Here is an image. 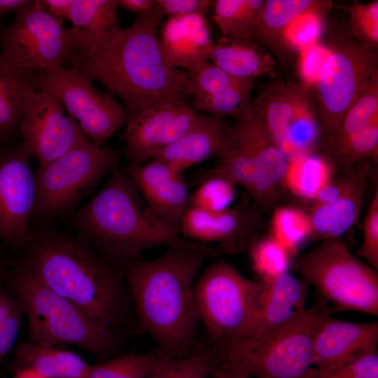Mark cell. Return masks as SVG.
<instances>
[{
	"instance_id": "cell-14",
	"label": "cell",
	"mask_w": 378,
	"mask_h": 378,
	"mask_svg": "<svg viewBox=\"0 0 378 378\" xmlns=\"http://www.w3.org/2000/svg\"><path fill=\"white\" fill-rule=\"evenodd\" d=\"M92 81L65 66L38 72V89L55 97L86 138L101 146L126 125L128 115L123 105L96 88Z\"/></svg>"
},
{
	"instance_id": "cell-22",
	"label": "cell",
	"mask_w": 378,
	"mask_h": 378,
	"mask_svg": "<svg viewBox=\"0 0 378 378\" xmlns=\"http://www.w3.org/2000/svg\"><path fill=\"white\" fill-rule=\"evenodd\" d=\"M158 38L167 64L184 71L208 60L214 43L205 16L200 14L168 18Z\"/></svg>"
},
{
	"instance_id": "cell-36",
	"label": "cell",
	"mask_w": 378,
	"mask_h": 378,
	"mask_svg": "<svg viewBox=\"0 0 378 378\" xmlns=\"http://www.w3.org/2000/svg\"><path fill=\"white\" fill-rule=\"evenodd\" d=\"M236 195V186L230 181L217 175H207L189 195L187 207L206 211H221L230 207Z\"/></svg>"
},
{
	"instance_id": "cell-7",
	"label": "cell",
	"mask_w": 378,
	"mask_h": 378,
	"mask_svg": "<svg viewBox=\"0 0 378 378\" xmlns=\"http://www.w3.org/2000/svg\"><path fill=\"white\" fill-rule=\"evenodd\" d=\"M13 288L27 315L29 342L48 347L76 344L99 356L118 349L114 331L46 286L27 265L16 272Z\"/></svg>"
},
{
	"instance_id": "cell-18",
	"label": "cell",
	"mask_w": 378,
	"mask_h": 378,
	"mask_svg": "<svg viewBox=\"0 0 378 378\" xmlns=\"http://www.w3.org/2000/svg\"><path fill=\"white\" fill-rule=\"evenodd\" d=\"M197 115L188 103L169 102L148 107L128 118L125 139L129 164L153 159L183 134Z\"/></svg>"
},
{
	"instance_id": "cell-4",
	"label": "cell",
	"mask_w": 378,
	"mask_h": 378,
	"mask_svg": "<svg viewBox=\"0 0 378 378\" xmlns=\"http://www.w3.org/2000/svg\"><path fill=\"white\" fill-rule=\"evenodd\" d=\"M74 223L101 250L104 258L120 267L148 249L211 247L190 241L164 225L118 162L101 191L76 214Z\"/></svg>"
},
{
	"instance_id": "cell-3",
	"label": "cell",
	"mask_w": 378,
	"mask_h": 378,
	"mask_svg": "<svg viewBox=\"0 0 378 378\" xmlns=\"http://www.w3.org/2000/svg\"><path fill=\"white\" fill-rule=\"evenodd\" d=\"M31 239L27 265L36 278L115 332L129 304L122 268L96 254L80 239L45 231Z\"/></svg>"
},
{
	"instance_id": "cell-8",
	"label": "cell",
	"mask_w": 378,
	"mask_h": 378,
	"mask_svg": "<svg viewBox=\"0 0 378 378\" xmlns=\"http://www.w3.org/2000/svg\"><path fill=\"white\" fill-rule=\"evenodd\" d=\"M293 269L336 310L378 315V274L338 238L322 241L298 256Z\"/></svg>"
},
{
	"instance_id": "cell-46",
	"label": "cell",
	"mask_w": 378,
	"mask_h": 378,
	"mask_svg": "<svg viewBox=\"0 0 378 378\" xmlns=\"http://www.w3.org/2000/svg\"><path fill=\"white\" fill-rule=\"evenodd\" d=\"M44 9L52 17L62 22L69 20L72 0H41Z\"/></svg>"
},
{
	"instance_id": "cell-35",
	"label": "cell",
	"mask_w": 378,
	"mask_h": 378,
	"mask_svg": "<svg viewBox=\"0 0 378 378\" xmlns=\"http://www.w3.org/2000/svg\"><path fill=\"white\" fill-rule=\"evenodd\" d=\"M272 237L291 255L297 252L304 241L309 237L308 215L294 207L282 206L274 212Z\"/></svg>"
},
{
	"instance_id": "cell-37",
	"label": "cell",
	"mask_w": 378,
	"mask_h": 378,
	"mask_svg": "<svg viewBox=\"0 0 378 378\" xmlns=\"http://www.w3.org/2000/svg\"><path fill=\"white\" fill-rule=\"evenodd\" d=\"M250 253L253 268L262 279L288 272L290 254L272 236L253 242Z\"/></svg>"
},
{
	"instance_id": "cell-41",
	"label": "cell",
	"mask_w": 378,
	"mask_h": 378,
	"mask_svg": "<svg viewBox=\"0 0 378 378\" xmlns=\"http://www.w3.org/2000/svg\"><path fill=\"white\" fill-rule=\"evenodd\" d=\"M318 378H378L377 350L357 356Z\"/></svg>"
},
{
	"instance_id": "cell-33",
	"label": "cell",
	"mask_w": 378,
	"mask_h": 378,
	"mask_svg": "<svg viewBox=\"0 0 378 378\" xmlns=\"http://www.w3.org/2000/svg\"><path fill=\"white\" fill-rule=\"evenodd\" d=\"M254 79L238 78L217 93L200 101L191 102L190 107L210 116L224 120L241 115L252 104Z\"/></svg>"
},
{
	"instance_id": "cell-25",
	"label": "cell",
	"mask_w": 378,
	"mask_h": 378,
	"mask_svg": "<svg viewBox=\"0 0 378 378\" xmlns=\"http://www.w3.org/2000/svg\"><path fill=\"white\" fill-rule=\"evenodd\" d=\"M228 126L224 120L197 113L191 127L153 159L183 173L186 169L216 155Z\"/></svg>"
},
{
	"instance_id": "cell-2",
	"label": "cell",
	"mask_w": 378,
	"mask_h": 378,
	"mask_svg": "<svg viewBox=\"0 0 378 378\" xmlns=\"http://www.w3.org/2000/svg\"><path fill=\"white\" fill-rule=\"evenodd\" d=\"M213 247H169L150 260L121 266L138 321L158 349L172 356L188 354L200 323L195 300V277Z\"/></svg>"
},
{
	"instance_id": "cell-32",
	"label": "cell",
	"mask_w": 378,
	"mask_h": 378,
	"mask_svg": "<svg viewBox=\"0 0 378 378\" xmlns=\"http://www.w3.org/2000/svg\"><path fill=\"white\" fill-rule=\"evenodd\" d=\"M215 364L206 343L197 342L190 352L183 356H172L160 350L159 360L150 378H209Z\"/></svg>"
},
{
	"instance_id": "cell-38",
	"label": "cell",
	"mask_w": 378,
	"mask_h": 378,
	"mask_svg": "<svg viewBox=\"0 0 378 378\" xmlns=\"http://www.w3.org/2000/svg\"><path fill=\"white\" fill-rule=\"evenodd\" d=\"M185 71L189 81L191 102L206 99L238 79L208 60Z\"/></svg>"
},
{
	"instance_id": "cell-30",
	"label": "cell",
	"mask_w": 378,
	"mask_h": 378,
	"mask_svg": "<svg viewBox=\"0 0 378 378\" xmlns=\"http://www.w3.org/2000/svg\"><path fill=\"white\" fill-rule=\"evenodd\" d=\"M264 0H216L212 18L222 38L236 41H252Z\"/></svg>"
},
{
	"instance_id": "cell-5",
	"label": "cell",
	"mask_w": 378,
	"mask_h": 378,
	"mask_svg": "<svg viewBox=\"0 0 378 378\" xmlns=\"http://www.w3.org/2000/svg\"><path fill=\"white\" fill-rule=\"evenodd\" d=\"M332 311L317 292L309 307L274 330L231 342L206 344L216 363L252 378H318L314 365V340Z\"/></svg>"
},
{
	"instance_id": "cell-42",
	"label": "cell",
	"mask_w": 378,
	"mask_h": 378,
	"mask_svg": "<svg viewBox=\"0 0 378 378\" xmlns=\"http://www.w3.org/2000/svg\"><path fill=\"white\" fill-rule=\"evenodd\" d=\"M299 52L298 73L301 84L308 89L314 88L320 71L328 55L327 45L317 43L303 48Z\"/></svg>"
},
{
	"instance_id": "cell-12",
	"label": "cell",
	"mask_w": 378,
	"mask_h": 378,
	"mask_svg": "<svg viewBox=\"0 0 378 378\" xmlns=\"http://www.w3.org/2000/svg\"><path fill=\"white\" fill-rule=\"evenodd\" d=\"M0 46L1 65L31 74L64 66L76 42L71 29L36 0L16 11L14 21L0 34Z\"/></svg>"
},
{
	"instance_id": "cell-39",
	"label": "cell",
	"mask_w": 378,
	"mask_h": 378,
	"mask_svg": "<svg viewBox=\"0 0 378 378\" xmlns=\"http://www.w3.org/2000/svg\"><path fill=\"white\" fill-rule=\"evenodd\" d=\"M345 8L350 16L351 34L359 42L372 48L378 45V1L354 4Z\"/></svg>"
},
{
	"instance_id": "cell-26",
	"label": "cell",
	"mask_w": 378,
	"mask_h": 378,
	"mask_svg": "<svg viewBox=\"0 0 378 378\" xmlns=\"http://www.w3.org/2000/svg\"><path fill=\"white\" fill-rule=\"evenodd\" d=\"M118 8L117 0H72L69 20L76 42L74 52L90 50L118 30Z\"/></svg>"
},
{
	"instance_id": "cell-29",
	"label": "cell",
	"mask_w": 378,
	"mask_h": 378,
	"mask_svg": "<svg viewBox=\"0 0 378 378\" xmlns=\"http://www.w3.org/2000/svg\"><path fill=\"white\" fill-rule=\"evenodd\" d=\"M38 87V73L22 74L0 64V143L18 130L27 92Z\"/></svg>"
},
{
	"instance_id": "cell-47",
	"label": "cell",
	"mask_w": 378,
	"mask_h": 378,
	"mask_svg": "<svg viewBox=\"0 0 378 378\" xmlns=\"http://www.w3.org/2000/svg\"><path fill=\"white\" fill-rule=\"evenodd\" d=\"M118 8L132 12L136 15L143 14L155 5V0H117Z\"/></svg>"
},
{
	"instance_id": "cell-28",
	"label": "cell",
	"mask_w": 378,
	"mask_h": 378,
	"mask_svg": "<svg viewBox=\"0 0 378 378\" xmlns=\"http://www.w3.org/2000/svg\"><path fill=\"white\" fill-rule=\"evenodd\" d=\"M15 352L12 365L16 371L29 369L47 378H88L90 365L71 351L27 342Z\"/></svg>"
},
{
	"instance_id": "cell-6",
	"label": "cell",
	"mask_w": 378,
	"mask_h": 378,
	"mask_svg": "<svg viewBox=\"0 0 378 378\" xmlns=\"http://www.w3.org/2000/svg\"><path fill=\"white\" fill-rule=\"evenodd\" d=\"M216 156L205 176H220L241 187L260 209L279 200L289 162L252 104L228 126Z\"/></svg>"
},
{
	"instance_id": "cell-10",
	"label": "cell",
	"mask_w": 378,
	"mask_h": 378,
	"mask_svg": "<svg viewBox=\"0 0 378 378\" xmlns=\"http://www.w3.org/2000/svg\"><path fill=\"white\" fill-rule=\"evenodd\" d=\"M327 46L329 53L314 88L318 118L326 141L378 72L377 48L359 42L351 33L333 36Z\"/></svg>"
},
{
	"instance_id": "cell-40",
	"label": "cell",
	"mask_w": 378,
	"mask_h": 378,
	"mask_svg": "<svg viewBox=\"0 0 378 378\" xmlns=\"http://www.w3.org/2000/svg\"><path fill=\"white\" fill-rule=\"evenodd\" d=\"M324 16L322 13H309L291 24L286 33V39L294 52H299L319 42L323 29Z\"/></svg>"
},
{
	"instance_id": "cell-1",
	"label": "cell",
	"mask_w": 378,
	"mask_h": 378,
	"mask_svg": "<svg viewBox=\"0 0 378 378\" xmlns=\"http://www.w3.org/2000/svg\"><path fill=\"white\" fill-rule=\"evenodd\" d=\"M163 18L155 4L94 48L72 52L65 66L102 83L121 99L128 118L154 105L187 103L191 97L186 71L168 66L161 53L158 27Z\"/></svg>"
},
{
	"instance_id": "cell-43",
	"label": "cell",
	"mask_w": 378,
	"mask_h": 378,
	"mask_svg": "<svg viewBox=\"0 0 378 378\" xmlns=\"http://www.w3.org/2000/svg\"><path fill=\"white\" fill-rule=\"evenodd\" d=\"M360 254L372 267L378 268V190L374 193L363 223Z\"/></svg>"
},
{
	"instance_id": "cell-9",
	"label": "cell",
	"mask_w": 378,
	"mask_h": 378,
	"mask_svg": "<svg viewBox=\"0 0 378 378\" xmlns=\"http://www.w3.org/2000/svg\"><path fill=\"white\" fill-rule=\"evenodd\" d=\"M260 281L244 277L230 264L210 265L195 281V300L209 344L250 336L255 320Z\"/></svg>"
},
{
	"instance_id": "cell-19",
	"label": "cell",
	"mask_w": 378,
	"mask_h": 378,
	"mask_svg": "<svg viewBox=\"0 0 378 378\" xmlns=\"http://www.w3.org/2000/svg\"><path fill=\"white\" fill-rule=\"evenodd\" d=\"M257 207L248 203L217 211L186 207L179 234L201 244L217 243L226 253L238 252L251 244L259 228Z\"/></svg>"
},
{
	"instance_id": "cell-17",
	"label": "cell",
	"mask_w": 378,
	"mask_h": 378,
	"mask_svg": "<svg viewBox=\"0 0 378 378\" xmlns=\"http://www.w3.org/2000/svg\"><path fill=\"white\" fill-rule=\"evenodd\" d=\"M369 172L368 160H361L333 178L317 194L308 214L310 238H338L354 225L361 211Z\"/></svg>"
},
{
	"instance_id": "cell-44",
	"label": "cell",
	"mask_w": 378,
	"mask_h": 378,
	"mask_svg": "<svg viewBox=\"0 0 378 378\" xmlns=\"http://www.w3.org/2000/svg\"><path fill=\"white\" fill-rule=\"evenodd\" d=\"M156 6L168 18L193 14L205 15L212 6L210 0H155Z\"/></svg>"
},
{
	"instance_id": "cell-34",
	"label": "cell",
	"mask_w": 378,
	"mask_h": 378,
	"mask_svg": "<svg viewBox=\"0 0 378 378\" xmlns=\"http://www.w3.org/2000/svg\"><path fill=\"white\" fill-rule=\"evenodd\" d=\"M160 350L147 354H123L104 363L90 365L88 378H150Z\"/></svg>"
},
{
	"instance_id": "cell-51",
	"label": "cell",
	"mask_w": 378,
	"mask_h": 378,
	"mask_svg": "<svg viewBox=\"0 0 378 378\" xmlns=\"http://www.w3.org/2000/svg\"><path fill=\"white\" fill-rule=\"evenodd\" d=\"M14 378H47L45 377L38 372L29 370V369H22L16 371Z\"/></svg>"
},
{
	"instance_id": "cell-13",
	"label": "cell",
	"mask_w": 378,
	"mask_h": 378,
	"mask_svg": "<svg viewBox=\"0 0 378 378\" xmlns=\"http://www.w3.org/2000/svg\"><path fill=\"white\" fill-rule=\"evenodd\" d=\"M252 104L289 163L316 153L323 143L310 90L300 83L274 81Z\"/></svg>"
},
{
	"instance_id": "cell-24",
	"label": "cell",
	"mask_w": 378,
	"mask_h": 378,
	"mask_svg": "<svg viewBox=\"0 0 378 378\" xmlns=\"http://www.w3.org/2000/svg\"><path fill=\"white\" fill-rule=\"evenodd\" d=\"M260 284L250 336L274 330L305 309L308 285L306 281H300L287 272L273 278L261 279Z\"/></svg>"
},
{
	"instance_id": "cell-16",
	"label": "cell",
	"mask_w": 378,
	"mask_h": 378,
	"mask_svg": "<svg viewBox=\"0 0 378 378\" xmlns=\"http://www.w3.org/2000/svg\"><path fill=\"white\" fill-rule=\"evenodd\" d=\"M30 155L22 144L0 150V239L13 244L30 241L29 222L35 200Z\"/></svg>"
},
{
	"instance_id": "cell-49",
	"label": "cell",
	"mask_w": 378,
	"mask_h": 378,
	"mask_svg": "<svg viewBox=\"0 0 378 378\" xmlns=\"http://www.w3.org/2000/svg\"><path fill=\"white\" fill-rule=\"evenodd\" d=\"M33 0H0V15L18 11L34 4Z\"/></svg>"
},
{
	"instance_id": "cell-48",
	"label": "cell",
	"mask_w": 378,
	"mask_h": 378,
	"mask_svg": "<svg viewBox=\"0 0 378 378\" xmlns=\"http://www.w3.org/2000/svg\"><path fill=\"white\" fill-rule=\"evenodd\" d=\"M210 377L211 378H252L246 374L216 363Z\"/></svg>"
},
{
	"instance_id": "cell-50",
	"label": "cell",
	"mask_w": 378,
	"mask_h": 378,
	"mask_svg": "<svg viewBox=\"0 0 378 378\" xmlns=\"http://www.w3.org/2000/svg\"><path fill=\"white\" fill-rule=\"evenodd\" d=\"M16 304L10 298L0 293V326L11 312Z\"/></svg>"
},
{
	"instance_id": "cell-23",
	"label": "cell",
	"mask_w": 378,
	"mask_h": 378,
	"mask_svg": "<svg viewBox=\"0 0 378 378\" xmlns=\"http://www.w3.org/2000/svg\"><path fill=\"white\" fill-rule=\"evenodd\" d=\"M332 6L331 1L266 0L252 39L286 66L294 52L286 39V33L291 24L309 13L326 15Z\"/></svg>"
},
{
	"instance_id": "cell-15",
	"label": "cell",
	"mask_w": 378,
	"mask_h": 378,
	"mask_svg": "<svg viewBox=\"0 0 378 378\" xmlns=\"http://www.w3.org/2000/svg\"><path fill=\"white\" fill-rule=\"evenodd\" d=\"M64 109L48 92L32 88L26 94L18 132L22 146L37 160L39 167L88 139Z\"/></svg>"
},
{
	"instance_id": "cell-31",
	"label": "cell",
	"mask_w": 378,
	"mask_h": 378,
	"mask_svg": "<svg viewBox=\"0 0 378 378\" xmlns=\"http://www.w3.org/2000/svg\"><path fill=\"white\" fill-rule=\"evenodd\" d=\"M335 170L330 158L316 152L289 163L284 186L300 197L314 200L334 178Z\"/></svg>"
},
{
	"instance_id": "cell-20",
	"label": "cell",
	"mask_w": 378,
	"mask_h": 378,
	"mask_svg": "<svg viewBox=\"0 0 378 378\" xmlns=\"http://www.w3.org/2000/svg\"><path fill=\"white\" fill-rule=\"evenodd\" d=\"M153 214L169 229L179 234L187 207L188 188L183 173L152 159L124 169Z\"/></svg>"
},
{
	"instance_id": "cell-21",
	"label": "cell",
	"mask_w": 378,
	"mask_h": 378,
	"mask_svg": "<svg viewBox=\"0 0 378 378\" xmlns=\"http://www.w3.org/2000/svg\"><path fill=\"white\" fill-rule=\"evenodd\" d=\"M378 323L349 322L329 316L314 340V365L318 375L377 349Z\"/></svg>"
},
{
	"instance_id": "cell-11",
	"label": "cell",
	"mask_w": 378,
	"mask_h": 378,
	"mask_svg": "<svg viewBox=\"0 0 378 378\" xmlns=\"http://www.w3.org/2000/svg\"><path fill=\"white\" fill-rule=\"evenodd\" d=\"M117 162L111 150L87 139L38 167L31 218L50 219L71 211Z\"/></svg>"
},
{
	"instance_id": "cell-45",
	"label": "cell",
	"mask_w": 378,
	"mask_h": 378,
	"mask_svg": "<svg viewBox=\"0 0 378 378\" xmlns=\"http://www.w3.org/2000/svg\"><path fill=\"white\" fill-rule=\"evenodd\" d=\"M24 310L20 304H16L9 315L0 326V361L12 349L22 324Z\"/></svg>"
},
{
	"instance_id": "cell-27",
	"label": "cell",
	"mask_w": 378,
	"mask_h": 378,
	"mask_svg": "<svg viewBox=\"0 0 378 378\" xmlns=\"http://www.w3.org/2000/svg\"><path fill=\"white\" fill-rule=\"evenodd\" d=\"M207 59L228 74L238 78L255 79L270 73L274 57L253 41H236L220 38L214 43Z\"/></svg>"
}]
</instances>
